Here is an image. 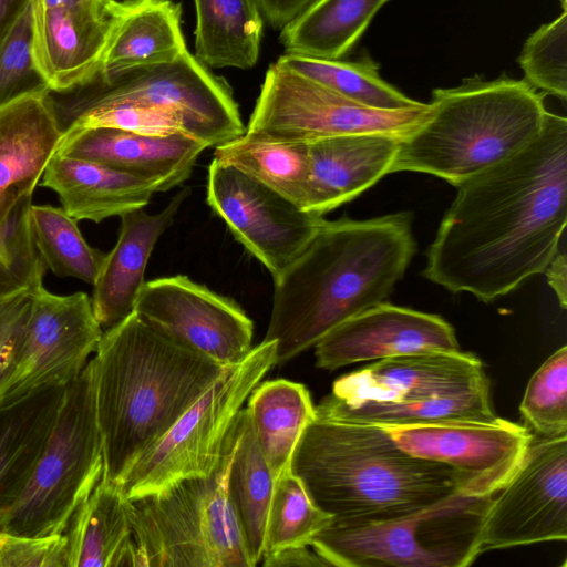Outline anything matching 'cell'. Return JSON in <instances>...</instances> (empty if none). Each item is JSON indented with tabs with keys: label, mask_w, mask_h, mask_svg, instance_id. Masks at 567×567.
Returning <instances> with one entry per match:
<instances>
[{
	"label": "cell",
	"mask_w": 567,
	"mask_h": 567,
	"mask_svg": "<svg viewBox=\"0 0 567 567\" xmlns=\"http://www.w3.org/2000/svg\"><path fill=\"white\" fill-rule=\"evenodd\" d=\"M33 292L0 300V391L10 375Z\"/></svg>",
	"instance_id": "b9f144b4"
},
{
	"label": "cell",
	"mask_w": 567,
	"mask_h": 567,
	"mask_svg": "<svg viewBox=\"0 0 567 567\" xmlns=\"http://www.w3.org/2000/svg\"><path fill=\"white\" fill-rule=\"evenodd\" d=\"M492 497L458 492L395 519L331 520L310 546L336 567H466L482 554L483 524Z\"/></svg>",
	"instance_id": "52a82bcc"
},
{
	"label": "cell",
	"mask_w": 567,
	"mask_h": 567,
	"mask_svg": "<svg viewBox=\"0 0 567 567\" xmlns=\"http://www.w3.org/2000/svg\"><path fill=\"white\" fill-rule=\"evenodd\" d=\"M567 539V434L533 437L519 465L493 495L482 553Z\"/></svg>",
	"instance_id": "4fadbf2b"
},
{
	"label": "cell",
	"mask_w": 567,
	"mask_h": 567,
	"mask_svg": "<svg viewBox=\"0 0 567 567\" xmlns=\"http://www.w3.org/2000/svg\"><path fill=\"white\" fill-rule=\"evenodd\" d=\"M423 276L491 302L544 272L567 224V120L548 112L527 146L460 184Z\"/></svg>",
	"instance_id": "6da1fadb"
},
{
	"label": "cell",
	"mask_w": 567,
	"mask_h": 567,
	"mask_svg": "<svg viewBox=\"0 0 567 567\" xmlns=\"http://www.w3.org/2000/svg\"><path fill=\"white\" fill-rule=\"evenodd\" d=\"M379 426V425H378ZM412 456L453 468L470 495H494L519 465L533 434L495 417L381 426Z\"/></svg>",
	"instance_id": "2e32d148"
},
{
	"label": "cell",
	"mask_w": 567,
	"mask_h": 567,
	"mask_svg": "<svg viewBox=\"0 0 567 567\" xmlns=\"http://www.w3.org/2000/svg\"><path fill=\"white\" fill-rule=\"evenodd\" d=\"M429 104L426 118L401 137L391 173H424L455 187L527 146L548 115L536 89L507 75L435 89Z\"/></svg>",
	"instance_id": "5b68a950"
},
{
	"label": "cell",
	"mask_w": 567,
	"mask_h": 567,
	"mask_svg": "<svg viewBox=\"0 0 567 567\" xmlns=\"http://www.w3.org/2000/svg\"><path fill=\"white\" fill-rule=\"evenodd\" d=\"M413 214L321 220L293 261L274 279L266 341L284 365L351 317L384 302L416 250Z\"/></svg>",
	"instance_id": "7a4b0ae2"
},
{
	"label": "cell",
	"mask_w": 567,
	"mask_h": 567,
	"mask_svg": "<svg viewBox=\"0 0 567 567\" xmlns=\"http://www.w3.org/2000/svg\"><path fill=\"white\" fill-rule=\"evenodd\" d=\"M189 194L190 188L184 187L156 214L137 208L120 216L117 241L105 255L91 298L94 316L103 331L121 323L134 312L135 301L146 281L145 270L155 244L172 225Z\"/></svg>",
	"instance_id": "7402d4cb"
},
{
	"label": "cell",
	"mask_w": 567,
	"mask_h": 567,
	"mask_svg": "<svg viewBox=\"0 0 567 567\" xmlns=\"http://www.w3.org/2000/svg\"><path fill=\"white\" fill-rule=\"evenodd\" d=\"M76 223L63 208L31 205V234L47 269L93 286L106 254L86 243Z\"/></svg>",
	"instance_id": "e575fe53"
},
{
	"label": "cell",
	"mask_w": 567,
	"mask_h": 567,
	"mask_svg": "<svg viewBox=\"0 0 567 567\" xmlns=\"http://www.w3.org/2000/svg\"><path fill=\"white\" fill-rule=\"evenodd\" d=\"M206 202L272 279L302 251L323 219L214 158L207 171Z\"/></svg>",
	"instance_id": "5bb4252c"
},
{
	"label": "cell",
	"mask_w": 567,
	"mask_h": 567,
	"mask_svg": "<svg viewBox=\"0 0 567 567\" xmlns=\"http://www.w3.org/2000/svg\"><path fill=\"white\" fill-rule=\"evenodd\" d=\"M0 567H69L64 534L28 537L0 532Z\"/></svg>",
	"instance_id": "60d3db41"
},
{
	"label": "cell",
	"mask_w": 567,
	"mask_h": 567,
	"mask_svg": "<svg viewBox=\"0 0 567 567\" xmlns=\"http://www.w3.org/2000/svg\"><path fill=\"white\" fill-rule=\"evenodd\" d=\"M316 414L341 421L379 426L406 425L445 421H488L493 412L489 385L449 396L417 401L363 400L339 402L326 396Z\"/></svg>",
	"instance_id": "4dcf8cb0"
},
{
	"label": "cell",
	"mask_w": 567,
	"mask_h": 567,
	"mask_svg": "<svg viewBox=\"0 0 567 567\" xmlns=\"http://www.w3.org/2000/svg\"><path fill=\"white\" fill-rule=\"evenodd\" d=\"M331 520L332 517L312 502L292 471L284 473L275 480L266 518L262 556L286 547L310 545L311 539Z\"/></svg>",
	"instance_id": "d590c367"
},
{
	"label": "cell",
	"mask_w": 567,
	"mask_h": 567,
	"mask_svg": "<svg viewBox=\"0 0 567 567\" xmlns=\"http://www.w3.org/2000/svg\"><path fill=\"white\" fill-rule=\"evenodd\" d=\"M102 334L87 293L60 296L40 287L32 293L0 406L44 385H68L85 368Z\"/></svg>",
	"instance_id": "7c38bea8"
},
{
	"label": "cell",
	"mask_w": 567,
	"mask_h": 567,
	"mask_svg": "<svg viewBox=\"0 0 567 567\" xmlns=\"http://www.w3.org/2000/svg\"><path fill=\"white\" fill-rule=\"evenodd\" d=\"M93 360L102 480L120 488L140 456L227 369L171 341L134 312L103 331Z\"/></svg>",
	"instance_id": "3957f363"
},
{
	"label": "cell",
	"mask_w": 567,
	"mask_h": 567,
	"mask_svg": "<svg viewBox=\"0 0 567 567\" xmlns=\"http://www.w3.org/2000/svg\"><path fill=\"white\" fill-rule=\"evenodd\" d=\"M128 0L40 9L32 7V49L51 91L91 84Z\"/></svg>",
	"instance_id": "e0dca14e"
},
{
	"label": "cell",
	"mask_w": 567,
	"mask_h": 567,
	"mask_svg": "<svg viewBox=\"0 0 567 567\" xmlns=\"http://www.w3.org/2000/svg\"><path fill=\"white\" fill-rule=\"evenodd\" d=\"M181 17V4L169 0H128L96 79L110 83L130 71L178 59L187 50Z\"/></svg>",
	"instance_id": "484cf974"
},
{
	"label": "cell",
	"mask_w": 567,
	"mask_h": 567,
	"mask_svg": "<svg viewBox=\"0 0 567 567\" xmlns=\"http://www.w3.org/2000/svg\"><path fill=\"white\" fill-rule=\"evenodd\" d=\"M291 471L340 524L404 517L463 492L453 468L410 455L383 427L318 414L296 446Z\"/></svg>",
	"instance_id": "277c9868"
},
{
	"label": "cell",
	"mask_w": 567,
	"mask_h": 567,
	"mask_svg": "<svg viewBox=\"0 0 567 567\" xmlns=\"http://www.w3.org/2000/svg\"><path fill=\"white\" fill-rule=\"evenodd\" d=\"M103 475L93 358L66 385L44 450L0 532L28 537L63 534L78 506Z\"/></svg>",
	"instance_id": "ba28073f"
},
{
	"label": "cell",
	"mask_w": 567,
	"mask_h": 567,
	"mask_svg": "<svg viewBox=\"0 0 567 567\" xmlns=\"http://www.w3.org/2000/svg\"><path fill=\"white\" fill-rule=\"evenodd\" d=\"M206 148L184 133L145 135L90 126L64 132L56 152L155 182L167 192L190 177Z\"/></svg>",
	"instance_id": "ffe728a7"
},
{
	"label": "cell",
	"mask_w": 567,
	"mask_h": 567,
	"mask_svg": "<svg viewBox=\"0 0 567 567\" xmlns=\"http://www.w3.org/2000/svg\"><path fill=\"white\" fill-rule=\"evenodd\" d=\"M214 159L234 166L305 210L309 182L307 143H286L244 133L214 151Z\"/></svg>",
	"instance_id": "d6a6232c"
},
{
	"label": "cell",
	"mask_w": 567,
	"mask_h": 567,
	"mask_svg": "<svg viewBox=\"0 0 567 567\" xmlns=\"http://www.w3.org/2000/svg\"><path fill=\"white\" fill-rule=\"evenodd\" d=\"M66 385H44L0 406V516L24 491L44 450Z\"/></svg>",
	"instance_id": "d4e9b609"
},
{
	"label": "cell",
	"mask_w": 567,
	"mask_h": 567,
	"mask_svg": "<svg viewBox=\"0 0 567 567\" xmlns=\"http://www.w3.org/2000/svg\"><path fill=\"white\" fill-rule=\"evenodd\" d=\"M247 402L258 444L277 480L291 470L296 446L316 416L310 393L302 383L275 379L259 382Z\"/></svg>",
	"instance_id": "83f0119b"
},
{
	"label": "cell",
	"mask_w": 567,
	"mask_h": 567,
	"mask_svg": "<svg viewBox=\"0 0 567 567\" xmlns=\"http://www.w3.org/2000/svg\"><path fill=\"white\" fill-rule=\"evenodd\" d=\"M261 560L265 567L329 566L310 545L291 546L265 554Z\"/></svg>",
	"instance_id": "ee69618b"
},
{
	"label": "cell",
	"mask_w": 567,
	"mask_h": 567,
	"mask_svg": "<svg viewBox=\"0 0 567 567\" xmlns=\"http://www.w3.org/2000/svg\"><path fill=\"white\" fill-rule=\"evenodd\" d=\"M102 0H32V7L40 9H50L58 7L76 6L84 3L99 2Z\"/></svg>",
	"instance_id": "7dc6e473"
},
{
	"label": "cell",
	"mask_w": 567,
	"mask_h": 567,
	"mask_svg": "<svg viewBox=\"0 0 567 567\" xmlns=\"http://www.w3.org/2000/svg\"><path fill=\"white\" fill-rule=\"evenodd\" d=\"M429 112V103L395 111L371 109L274 63L266 72L245 133L286 143L362 133L403 137Z\"/></svg>",
	"instance_id": "8fae6325"
},
{
	"label": "cell",
	"mask_w": 567,
	"mask_h": 567,
	"mask_svg": "<svg viewBox=\"0 0 567 567\" xmlns=\"http://www.w3.org/2000/svg\"><path fill=\"white\" fill-rule=\"evenodd\" d=\"M554 21L543 24L525 41L518 62L525 81L561 101L567 97V9Z\"/></svg>",
	"instance_id": "ab89813d"
},
{
	"label": "cell",
	"mask_w": 567,
	"mask_h": 567,
	"mask_svg": "<svg viewBox=\"0 0 567 567\" xmlns=\"http://www.w3.org/2000/svg\"><path fill=\"white\" fill-rule=\"evenodd\" d=\"M32 3L0 39V109L27 96L49 95L32 49Z\"/></svg>",
	"instance_id": "f35d334b"
},
{
	"label": "cell",
	"mask_w": 567,
	"mask_h": 567,
	"mask_svg": "<svg viewBox=\"0 0 567 567\" xmlns=\"http://www.w3.org/2000/svg\"><path fill=\"white\" fill-rule=\"evenodd\" d=\"M134 313L171 341L225 368L252 349L254 323L246 312L184 275L145 281Z\"/></svg>",
	"instance_id": "9a60e30c"
},
{
	"label": "cell",
	"mask_w": 567,
	"mask_h": 567,
	"mask_svg": "<svg viewBox=\"0 0 567 567\" xmlns=\"http://www.w3.org/2000/svg\"><path fill=\"white\" fill-rule=\"evenodd\" d=\"M59 124L71 115L111 105H136L172 115L183 132L217 147L246 131L227 83L187 50L173 62L125 73L72 102L51 99Z\"/></svg>",
	"instance_id": "30bf717a"
},
{
	"label": "cell",
	"mask_w": 567,
	"mask_h": 567,
	"mask_svg": "<svg viewBox=\"0 0 567 567\" xmlns=\"http://www.w3.org/2000/svg\"><path fill=\"white\" fill-rule=\"evenodd\" d=\"M488 385L476 355L461 350H423L377 360L343 375L334 381L329 396L344 403L417 401Z\"/></svg>",
	"instance_id": "ac0fdd59"
},
{
	"label": "cell",
	"mask_w": 567,
	"mask_h": 567,
	"mask_svg": "<svg viewBox=\"0 0 567 567\" xmlns=\"http://www.w3.org/2000/svg\"><path fill=\"white\" fill-rule=\"evenodd\" d=\"M525 422L542 436L567 434V347L534 373L519 405Z\"/></svg>",
	"instance_id": "74e56055"
},
{
	"label": "cell",
	"mask_w": 567,
	"mask_h": 567,
	"mask_svg": "<svg viewBox=\"0 0 567 567\" xmlns=\"http://www.w3.org/2000/svg\"><path fill=\"white\" fill-rule=\"evenodd\" d=\"M62 136L49 95L0 109V225L23 195L33 194Z\"/></svg>",
	"instance_id": "603a6c76"
},
{
	"label": "cell",
	"mask_w": 567,
	"mask_h": 567,
	"mask_svg": "<svg viewBox=\"0 0 567 567\" xmlns=\"http://www.w3.org/2000/svg\"><path fill=\"white\" fill-rule=\"evenodd\" d=\"M234 430L235 450L227 477V496L256 566L264 554L266 518L275 478L246 408L238 412Z\"/></svg>",
	"instance_id": "f546056e"
},
{
	"label": "cell",
	"mask_w": 567,
	"mask_h": 567,
	"mask_svg": "<svg viewBox=\"0 0 567 567\" xmlns=\"http://www.w3.org/2000/svg\"><path fill=\"white\" fill-rule=\"evenodd\" d=\"M401 136L339 135L308 144L309 182L305 210L323 216L391 174Z\"/></svg>",
	"instance_id": "44dd1931"
},
{
	"label": "cell",
	"mask_w": 567,
	"mask_h": 567,
	"mask_svg": "<svg viewBox=\"0 0 567 567\" xmlns=\"http://www.w3.org/2000/svg\"><path fill=\"white\" fill-rule=\"evenodd\" d=\"M548 285L555 292L563 309L567 306V258L565 252H557L544 270Z\"/></svg>",
	"instance_id": "f6af8a7d"
},
{
	"label": "cell",
	"mask_w": 567,
	"mask_h": 567,
	"mask_svg": "<svg viewBox=\"0 0 567 567\" xmlns=\"http://www.w3.org/2000/svg\"><path fill=\"white\" fill-rule=\"evenodd\" d=\"M32 195H23L0 225V300L43 286L47 267L30 228Z\"/></svg>",
	"instance_id": "8d00e7d4"
},
{
	"label": "cell",
	"mask_w": 567,
	"mask_h": 567,
	"mask_svg": "<svg viewBox=\"0 0 567 567\" xmlns=\"http://www.w3.org/2000/svg\"><path fill=\"white\" fill-rule=\"evenodd\" d=\"M276 63L371 109L395 111L422 103L384 81L379 65L367 55L344 61L285 53Z\"/></svg>",
	"instance_id": "836d02e7"
},
{
	"label": "cell",
	"mask_w": 567,
	"mask_h": 567,
	"mask_svg": "<svg viewBox=\"0 0 567 567\" xmlns=\"http://www.w3.org/2000/svg\"><path fill=\"white\" fill-rule=\"evenodd\" d=\"M195 58L205 66L250 69L258 60L264 18L257 0H194Z\"/></svg>",
	"instance_id": "f1b7e54d"
},
{
	"label": "cell",
	"mask_w": 567,
	"mask_h": 567,
	"mask_svg": "<svg viewBox=\"0 0 567 567\" xmlns=\"http://www.w3.org/2000/svg\"><path fill=\"white\" fill-rule=\"evenodd\" d=\"M318 0H257L264 20L275 30H282Z\"/></svg>",
	"instance_id": "7bdbcfd3"
},
{
	"label": "cell",
	"mask_w": 567,
	"mask_h": 567,
	"mask_svg": "<svg viewBox=\"0 0 567 567\" xmlns=\"http://www.w3.org/2000/svg\"><path fill=\"white\" fill-rule=\"evenodd\" d=\"M276 365V341L262 340L223 375L133 464L121 491L128 501L163 492L218 466L238 412Z\"/></svg>",
	"instance_id": "9c48e42d"
},
{
	"label": "cell",
	"mask_w": 567,
	"mask_h": 567,
	"mask_svg": "<svg viewBox=\"0 0 567 567\" xmlns=\"http://www.w3.org/2000/svg\"><path fill=\"white\" fill-rule=\"evenodd\" d=\"M423 350H461L442 317L378 303L343 321L315 344L317 368L336 370Z\"/></svg>",
	"instance_id": "d6986e66"
},
{
	"label": "cell",
	"mask_w": 567,
	"mask_h": 567,
	"mask_svg": "<svg viewBox=\"0 0 567 567\" xmlns=\"http://www.w3.org/2000/svg\"><path fill=\"white\" fill-rule=\"evenodd\" d=\"M390 0H318L280 31L285 53L341 59Z\"/></svg>",
	"instance_id": "1f68e13d"
},
{
	"label": "cell",
	"mask_w": 567,
	"mask_h": 567,
	"mask_svg": "<svg viewBox=\"0 0 567 567\" xmlns=\"http://www.w3.org/2000/svg\"><path fill=\"white\" fill-rule=\"evenodd\" d=\"M69 567H136L128 501L102 478L74 511L65 532Z\"/></svg>",
	"instance_id": "4316f807"
},
{
	"label": "cell",
	"mask_w": 567,
	"mask_h": 567,
	"mask_svg": "<svg viewBox=\"0 0 567 567\" xmlns=\"http://www.w3.org/2000/svg\"><path fill=\"white\" fill-rule=\"evenodd\" d=\"M40 185L58 194L69 216L94 223L144 208L161 192L155 182L58 152L49 161Z\"/></svg>",
	"instance_id": "cb8c5ba5"
},
{
	"label": "cell",
	"mask_w": 567,
	"mask_h": 567,
	"mask_svg": "<svg viewBox=\"0 0 567 567\" xmlns=\"http://www.w3.org/2000/svg\"><path fill=\"white\" fill-rule=\"evenodd\" d=\"M234 450L233 424L210 475L127 499L136 567H254L227 496Z\"/></svg>",
	"instance_id": "8992f818"
},
{
	"label": "cell",
	"mask_w": 567,
	"mask_h": 567,
	"mask_svg": "<svg viewBox=\"0 0 567 567\" xmlns=\"http://www.w3.org/2000/svg\"><path fill=\"white\" fill-rule=\"evenodd\" d=\"M31 3L32 0H0V39Z\"/></svg>",
	"instance_id": "bcb514c9"
}]
</instances>
